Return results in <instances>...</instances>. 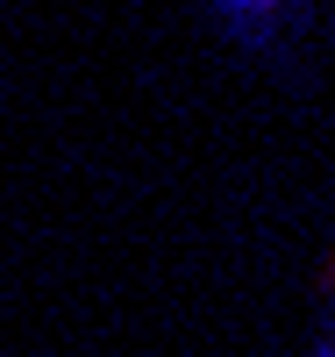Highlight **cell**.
<instances>
[{
  "label": "cell",
  "instance_id": "obj_1",
  "mask_svg": "<svg viewBox=\"0 0 335 357\" xmlns=\"http://www.w3.org/2000/svg\"><path fill=\"white\" fill-rule=\"evenodd\" d=\"M321 286H328V321H321V336H314V350H307V357H335V257H328Z\"/></svg>",
  "mask_w": 335,
  "mask_h": 357
}]
</instances>
